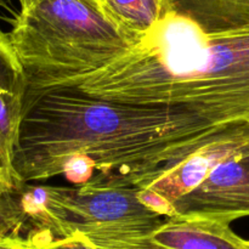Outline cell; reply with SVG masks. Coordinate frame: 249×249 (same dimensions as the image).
<instances>
[{
    "instance_id": "cell-1",
    "label": "cell",
    "mask_w": 249,
    "mask_h": 249,
    "mask_svg": "<svg viewBox=\"0 0 249 249\" xmlns=\"http://www.w3.org/2000/svg\"><path fill=\"white\" fill-rule=\"evenodd\" d=\"M230 124L178 108L109 101L75 88H27L12 160L15 184L58 177L68 157L84 156L96 169L87 185L133 186Z\"/></svg>"
},
{
    "instance_id": "cell-2",
    "label": "cell",
    "mask_w": 249,
    "mask_h": 249,
    "mask_svg": "<svg viewBox=\"0 0 249 249\" xmlns=\"http://www.w3.org/2000/svg\"><path fill=\"white\" fill-rule=\"evenodd\" d=\"M67 87L109 101L182 109L214 124L249 121V24L204 33L172 12L122 57Z\"/></svg>"
},
{
    "instance_id": "cell-3",
    "label": "cell",
    "mask_w": 249,
    "mask_h": 249,
    "mask_svg": "<svg viewBox=\"0 0 249 249\" xmlns=\"http://www.w3.org/2000/svg\"><path fill=\"white\" fill-rule=\"evenodd\" d=\"M9 38L27 88H62L106 67L134 48L97 0H18Z\"/></svg>"
},
{
    "instance_id": "cell-4",
    "label": "cell",
    "mask_w": 249,
    "mask_h": 249,
    "mask_svg": "<svg viewBox=\"0 0 249 249\" xmlns=\"http://www.w3.org/2000/svg\"><path fill=\"white\" fill-rule=\"evenodd\" d=\"M135 186L84 185L68 187L65 207L66 237L75 232L148 228L163 220Z\"/></svg>"
},
{
    "instance_id": "cell-5",
    "label": "cell",
    "mask_w": 249,
    "mask_h": 249,
    "mask_svg": "<svg viewBox=\"0 0 249 249\" xmlns=\"http://www.w3.org/2000/svg\"><path fill=\"white\" fill-rule=\"evenodd\" d=\"M231 223L197 216L164 218L148 228L87 233L97 249H249Z\"/></svg>"
},
{
    "instance_id": "cell-6",
    "label": "cell",
    "mask_w": 249,
    "mask_h": 249,
    "mask_svg": "<svg viewBox=\"0 0 249 249\" xmlns=\"http://www.w3.org/2000/svg\"><path fill=\"white\" fill-rule=\"evenodd\" d=\"M172 216L226 223L249 216V138L218 163L201 184L173 203Z\"/></svg>"
},
{
    "instance_id": "cell-7",
    "label": "cell",
    "mask_w": 249,
    "mask_h": 249,
    "mask_svg": "<svg viewBox=\"0 0 249 249\" xmlns=\"http://www.w3.org/2000/svg\"><path fill=\"white\" fill-rule=\"evenodd\" d=\"M26 91V71L9 34L0 29V169L14 185L12 160Z\"/></svg>"
},
{
    "instance_id": "cell-8",
    "label": "cell",
    "mask_w": 249,
    "mask_h": 249,
    "mask_svg": "<svg viewBox=\"0 0 249 249\" xmlns=\"http://www.w3.org/2000/svg\"><path fill=\"white\" fill-rule=\"evenodd\" d=\"M173 12L204 33H220L249 24V0H172Z\"/></svg>"
},
{
    "instance_id": "cell-9",
    "label": "cell",
    "mask_w": 249,
    "mask_h": 249,
    "mask_svg": "<svg viewBox=\"0 0 249 249\" xmlns=\"http://www.w3.org/2000/svg\"><path fill=\"white\" fill-rule=\"evenodd\" d=\"M106 16L134 46L173 12L172 0H97Z\"/></svg>"
},
{
    "instance_id": "cell-10",
    "label": "cell",
    "mask_w": 249,
    "mask_h": 249,
    "mask_svg": "<svg viewBox=\"0 0 249 249\" xmlns=\"http://www.w3.org/2000/svg\"><path fill=\"white\" fill-rule=\"evenodd\" d=\"M32 249H97L83 232H75L67 237H41L27 242Z\"/></svg>"
},
{
    "instance_id": "cell-11",
    "label": "cell",
    "mask_w": 249,
    "mask_h": 249,
    "mask_svg": "<svg viewBox=\"0 0 249 249\" xmlns=\"http://www.w3.org/2000/svg\"><path fill=\"white\" fill-rule=\"evenodd\" d=\"M0 249H32L26 241L18 238L2 237L0 238Z\"/></svg>"
},
{
    "instance_id": "cell-12",
    "label": "cell",
    "mask_w": 249,
    "mask_h": 249,
    "mask_svg": "<svg viewBox=\"0 0 249 249\" xmlns=\"http://www.w3.org/2000/svg\"><path fill=\"white\" fill-rule=\"evenodd\" d=\"M11 186H14L12 181L5 175V173L0 169V195H2L5 191H7Z\"/></svg>"
},
{
    "instance_id": "cell-13",
    "label": "cell",
    "mask_w": 249,
    "mask_h": 249,
    "mask_svg": "<svg viewBox=\"0 0 249 249\" xmlns=\"http://www.w3.org/2000/svg\"><path fill=\"white\" fill-rule=\"evenodd\" d=\"M2 5L5 6V1H4V0H0V6H2Z\"/></svg>"
},
{
    "instance_id": "cell-14",
    "label": "cell",
    "mask_w": 249,
    "mask_h": 249,
    "mask_svg": "<svg viewBox=\"0 0 249 249\" xmlns=\"http://www.w3.org/2000/svg\"><path fill=\"white\" fill-rule=\"evenodd\" d=\"M2 237H4V236H2V233L0 232V238H2Z\"/></svg>"
}]
</instances>
